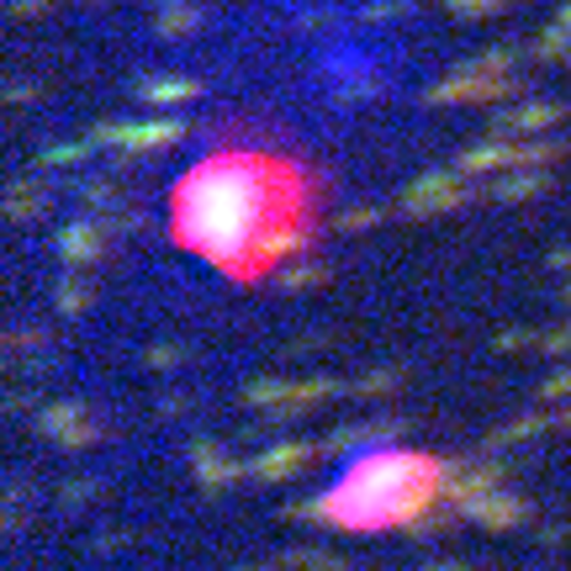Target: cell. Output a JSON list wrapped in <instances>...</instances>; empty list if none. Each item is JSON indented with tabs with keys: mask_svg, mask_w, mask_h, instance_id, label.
Masks as SVG:
<instances>
[{
	"mask_svg": "<svg viewBox=\"0 0 571 571\" xmlns=\"http://www.w3.org/2000/svg\"><path fill=\"white\" fill-rule=\"evenodd\" d=\"M413 477H429V466L423 460H413V455H376L370 466H360L339 497H333V508L350 519V524H386V519H397V513H408V503H397V487L413 482Z\"/></svg>",
	"mask_w": 571,
	"mask_h": 571,
	"instance_id": "obj_1",
	"label": "cell"
}]
</instances>
